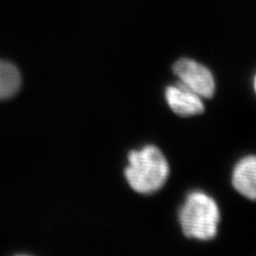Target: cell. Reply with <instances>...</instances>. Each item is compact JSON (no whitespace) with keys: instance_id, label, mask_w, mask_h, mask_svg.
<instances>
[{"instance_id":"obj_3","label":"cell","mask_w":256,"mask_h":256,"mask_svg":"<svg viewBox=\"0 0 256 256\" xmlns=\"http://www.w3.org/2000/svg\"><path fill=\"white\" fill-rule=\"evenodd\" d=\"M173 73L178 82L204 100L212 98L216 92V80L212 70L194 59L184 58L174 63Z\"/></svg>"},{"instance_id":"obj_2","label":"cell","mask_w":256,"mask_h":256,"mask_svg":"<svg viewBox=\"0 0 256 256\" xmlns=\"http://www.w3.org/2000/svg\"><path fill=\"white\" fill-rule=\"evenodd\" d=\"M180 226L184 235L190 239H214L218 234L221 212L218 203L201 190L191 191L178 212Z\"/></svg>"},{"instance_id":"obj_4","label":"cell","mask_w":256,"mask_h":256,"mask_svg":"<svg viewBox=\"0 0 256 256\" xmlns=\"http://www.w3.org/2000/svg\"><path fill=\"white\" fill-rule=\"evenodd\" d=\"M164 98L174 114L182 118L202 114L205 110L204 98L180 82L166 86Z\"/></svg>"},{"instance_id":"obj_5","label":"cell","mask_w":256,"mask_h":256,"mask_svg":"<svg viewBox=\"0 0 256 256\" xmlns=\"http://www.w3.org/2000/svg\"><path fill=\"white\" fill-rule=\"evenodd\" d=\"M232 185L239 194L256 201V155L238 160L232 172Z\"/></svg>"},{"instance_id":"obj_6","label":"cell","mask_w":256,"mask_h":256,"mask_svg":"<svg viewBox=\"0 0 256 256\" xmlns=\"http://www.w3.org/2000/svg\"><path fill=\"white\" fill-rule=\"evenodd\" d=\"M22 86L20 70L13 63L0 60V100L11 98Z\"/></svg>"},{"instance_id":"obj_1","label":"cell","mask_w":256,"mask_h":256,"mask_svg":"<svg viewBox=\"0 0 256 256\" xmlns=\"http://www.w3.org/2000/svg\"><path fill=\"white\" fill-rule=\"evenodd\" d=\"M124 173L132 190L140 194H153L169 180L170 164L162 150L148 144L130 152Z\"/></svg>"},{"instance_id":"obj_7","label":"cell","mask_w":256,"mask_h":256,"mask_svg":"<svg viewBox=\"0 0 256 256\" xmlns=\"http://www.w3.org/2000/svg\"><path fill=\"white\" fill-rule=\"evenodd\" d=\"M253 89H254V92L256 94V73H255V75L253 77Z\"/></svg>"}]
</instances>
